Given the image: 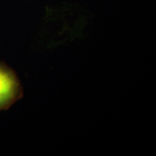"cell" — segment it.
Masks as SVG:
<instances>
[{
    "mask_svg": "<svg viewBox=\"0 0 156 156\" xmlns=\"http://www.w3.org/2000/svg\"><path fill=\"white\" fill-rule=\"evenodd\" d=\"M23 95V88L16 71L0 62V111L9 109Z\"/></svg>",
    "mask_w": 156,
    "mask_h": 156,
    "instance_id": "obj_1",
    "label": "cell"
}]
</instances>
